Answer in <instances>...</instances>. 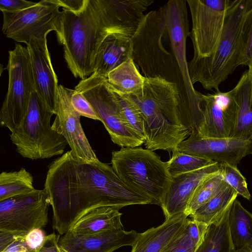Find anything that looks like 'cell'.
<instances>
[{
    "instance_id": "e575fe53",
    "label": "cell",
    "mask_w": 252,
    "mask_h": 252,
    "mask_svg": "<svg viewBox=\"0 0 252 252\" xmlns=\"http://www.w3.org/2000/svg\"><path fill=\"white\" fill-rule=\"evenodd\" d=\"M186 225L162 252H196L201 244L191 237Z\"/></svg>"
},
{
    "instance_id": "b9f144b4",
    "label": "cell",
    "mask_w": 252,
    "mask_h": 252,
    "mask_svg": "<svg viewBox=\"0 0 252 252\" xmlns=\"http://www.w3.org/2000/svg\"><path fill=\"white\" fill-rule=\"evenodd\" d=\"M60 252H68L60 246Z\"/></svg>"
},
{
    "instance_id": "d6986e66",
    "label": "cell",
    "mask_w": 252,
    "mask_h": 252,
    "mask_svg": "<svg viewBox=\"0 0 252 252\" xmlns=\"http://www.w3.org/2000/svg\"><path fill=\"white\" fill-rule=\"evenodd\" d=\"M220 172L218 162L202 169L172 178L160 206L165 220L185 213L199 185L206 178Z\"/></svg>"
},
{
    "instance_id": "7402d4cb",
    "label": "cell",
    "mask_w": 252,
    "mask_h": 252,
    "mask_svg": "<svg viewBox=\"0 0 252 252\" xmlns=\"http://www.w3.org/2000/svg\"><path fill=\"white\" fill-rule=\"evenodd\" d=\"M131 37L116 33L108 34L97 51L94 73L107 78L110 72L132 59Z\"/></svg>"
},
{
    "instance_id": "4316f807",
    "label": "cell",
    "mask_w": 252,
    "mask_h": 252,
    "mask_svg": "<svg viewBox=\"0 0 252 252\" xmlns=\"http://www.w3.org/2000/svg\"><path fill=\"white\" fill-rule=\"evenodd\" d=\"M228 225L234 250L252 245V214L237 199L229 209Z\"/></svg>"
},
{
    "instance_id": "3957f363",
    "label": "cell",
    "mask_w": 252,
    "mask_h": 252,
    "mask_svg": "<svg viewBox=\"0 0 252 252\" xmlns=\"http://www.w3.org/2000/svg\"><path fill=\"white\" fill-rule=\"evenodd\" d=\"M109 34L101 21L96 0H87L77 13L63 9L59 42L63 46L64 60L75 77L83 80L94 72L97 51Z\"/></svg>"
},
{
    "instance_id": "60d3db41",
    "label": "cell",
    "mask_w": 252,
    "mask_h": 252,
    "mask_svg": "<svg viewBox=\"0 0 252 252\" xmlns=\"http://www.w3.org/2000/svg\"><path fill=\"white\" fill-rule=\"evenodd\" d=\"M231 252H252V245L246 246L240 249L233 250Z\"/></svg>"
},
{
    "instance_id": "1f68e13d",
    "label": "cell",
    "mask_w": 252,
    "mask_h": 252,
    "mask_svg": "<svg viewBox=\"0 0 252 252\" xmlns=\"http://www.w3.org/2000/svg\"><path fill=\"white\" fill-rule=\"evenodd\" d=\"M113 91L118 100L122 114L129 126L145 142L144 121L140 109L129 95Z\"/></svg>"
},
{
    "instance_id": "484cf974",
    "label": "cell",
    "mask_w": 252,
    "mask_h": 252,
    "mask_svg": "<svg viewBox=\"0 0 252 252\" xmlns=\"http://www.w3.org/2000/svg\"><path fill=\"white\" fill-rule=\"evenodd\" d=\"M238 194L235 189L226 184L215 196L189 216L208 225L216 223L229 210Z\"/></svg>"
},
{
    "instance_id": "e0dca14e",
    "label": "cell",
    "mask_w": 252,
    "mask_h": 252,
    "mask_svg": "<svg viewBox=\"0 0 252 252\" xmlns=\"http://www.w3.org/2000/svg\"><path fill=\"white\" fill-rule=\"evenodd\" d=\"M203 122L198 134L210 138L232 137L235 107L230 92L202 94Z\"/></svg>"
},
{
    "instance_id": "f35d334b",
    "label": "cell",
    "mask_w": 252,
    "mask_h": 252,
    "mask_svg": "<svg viewBox=\"0 0 252 252\" xmlns=\"http://www.w3.org/2000/svg\"><path fill=\"white\" fill-rule=\"evenodd\" d=\"M60 237L54 233L45 236L37 252H60Z\"/></svg>"
},
{
    "instance_id": "8fae6325",
    "label": "cell",
    "mask_w": 252,
    "mask_h": 252,
    "mask_svg": "<svg viewBox=\"0 0 252 252\" xmlns=\"http://www.w3.org/2000/svg\"><path fill=\"white\" fill-rule=\"evenodd\" d=\"M187 0H170L164 5L166 26L170 48L175 58L183 85V102L189 109L202 113V94L192 84L186 58V42L190 35Z\"/></svg>"
},
{
    "instance_id": "5b68a950",
    "label": "cell",
    "mask_w": 252,
    "mask_h": 252,
    "mask_svg": "<svg viewBox=\"0 0 252 252\" xmlns=\"http://www.w3.org/2000/svg\"><path fill=\"white\" fill-rule=\"evenodd\" d=\"M167 34L164 5L144 14L131 37L132 59L144 77H160L176 84L182 101L183 85L175 58L163 45Z\"/></svg>"
},
{
    "instance_id": "5bb4252c",
    "label": "cell",
    "mask_w": 252,
    "mask_h": 252,
    "mask_svg": "<svg viewBox=\"0 0 252 252\" xmlns=\"http://www.w3.org/2000/svg\"><path fill=\"white\" fill-rule=\"evenodd\" d=\"M73 90L62 85L58 86L55 107L56 115L52 128L66 140L73 154L87 161L98 160L84 133L80 123V115L71 102Z\"/></svg>"
},
{
    "instance_id": "30bf717a",
    "label": "cell",
    "mask_w": 252,
    "mask_h": 252,
    "mask_svg": "<svg viewBox=\"0 0 252 252\" xmlns=\"http://www.w3.org/2000/svg\"><path fill=\"white\" fill-rule=\"evenodd\" d=\"M55 0H42L16 12L2 11V31L7 37L26 45L31 37L42 38L51 31L61 37L62 11Z\"/></svg>"
},
{
    "instance_id": "8d00e7d4",
    "label": "cell",
    "mask_w": 252,
    "mask_h": 252,
    "mask_svg": "<svg viewBox=\"0 0 252 252\" xmlns=\"http://www.w3.org/2000/svg\"><path fill=\"white\" fill-rule=\"evenodd\" d=\"M36 3L26 0H0V10L1 12H16L34 6Z\"/></svg>"
},
{
    "instance_id": "7c38bea8",
    "label": "cell",
    "mask_w": 252,
    "mask_h": 252,
    "mask_svg": "<svg viewBox=\"0 0 252 252\" xmlns=\"http://www.w3.org/2000/svg\"><path fill=\"white\" fill-rule=\"evenodd\" d=\"M49 198L44 189L0 201V231L25 238L48 221Z\"/></svg>"
},
{
    "instance_id": "ba28073f",
    "label": "cell",
    "mask_w": 252,
    "mask_h": 252,
    "mask_svg": "<svg viewBox=\"0 0 252 252\" xmlns=\"http://www.w3.org/2000/svg\"><path fill=\"white\" fill-rule=\"evenodd\" d=\"M74 90L81 92L92 105L114 143L132 148L145 143L125 119L106 78L94 72L81 80Z\"/></svg>"
},
{
    "instance_id": "44dd1931",
    "label": "cell",
    "mask_w": 252,
    "mask_h": 252,
    "mask_svg": "<svg viewBox=\"0 0 252 252\" xmlns=\"http://www.w3.org/2000/svg\"><path fill=\"white\" fill-rule=\"evenodd\" d=\"M235 107V125L232 137L252 141V68L242 74L229 91Z\"/></svg>"
},
{
    "instance_id": "f546056e",
    "label": "cell",
    "mask_w": 252,
    "mask_h": 252,
    "mask_svg": "<svg viewBox=\"0 0 252 252\" xmlns=\"http://www.w3.org/2000/svg\"><path fill=\"white\" fill-rule=\"evenodd\" d=\"M220 172L202 181L195 190L185 214L189 216L215 196L226 184Z\"/></svg>"
},
{
    "instance_id": "9a60e30c",
    "label": "cell",
    "mask_w": 252,
    "mask_h": 252,
    "mask_svg": "<svg viewBox=\"0 0 252 252\" xmlns=\"http://www.w3.org/2000/svg\"><path fill=\"white\" fill-rule=\"evenodd\" d=\"M176 149L219 163L237 166L244 157L252 154V141L236 137H206L195 133L181 142Z\"/></svg>"
},
{
    "instance_id": "f1b7e54d",
    "label": "cell",
    "mask_w": 252,
    "mask_h": 252,
    "mask_svg": "<svg viewBox=\"0 0 252 252\" xmlns=\"http://www.w3.org/2000/svg\"><path fill=\"white\" fill-rule=\"evenodd\" d=\"M32 175L24 168L16 171H3L0 174V201L26 194L35 189Z\"/></svg>"
},
{
    "instance_id": "4fadbf2b",
    "label": "cell",
    "mask_w": 252,
    "mask_h": 252,
    "mask_svg": "<svg viewBox=\"0 0 252 252\" xmlns=\"http://www.w3.org/2000/svg\"><path fill=\"white\" fill-rule=\"evenodd\" d=\"M232 0H187L192 30L193 59L209 56L220 38Z\"/></svg>"
},
{
    "instance_id": "6da1fadb",
    "label": "cell",
    "mask_w": 252,
    "mask_h": 252,
    "mask_svg": "<svg viewBox=\"0 0 252 252\" xmlns=\"http://www.w3.org/2000/svg\"><path fill=\"white\" fill-rule=\"evenodd\" d=\"M43 189L53 209V227L61 235L94 208L154 204L126 184L112 166L99 159L85 161L71 150L49 165Z\"/></svg>"
},
{
    "instance_id": "8992f818",
    "label": "cell",
    "mask_w": 252,
    "mask_h": 252,
    "mask_svg": "<svg viewBox=\"0 0 252 252\" xmlns=\"http://www.w3.org/2000/svg\"><path fill=\"white\" fill-rule=\"evenodd\" d=\"M111 163L126 184L160 206L172 177L159 156L148 149L122 147L112 152Z\"/></svg>"
},
{
    "instance_id": "74e56055",
    "label": "cell",
    "mask_w": 252,
    "mask_h": 252,
    "mask_svg": "<svg viewBox=\"0 0 252 252\" xmlns=\"http://www.w3.org/2000/svg\"><path fill=\"white\" fill-rule=\"evenodd\" d=\"M45 236L41 229H34L25 237L28 247L32 251H37L43 244Z\"/></svg>"
},
{
    "instance_id": "83f0119b",
    "label": "cell",
    "mask_w": 252,
    "mask_h": 252,
    "mask_svg": "<svg viewBox=\"0 0 252 252\" xmlns=\"http://www.w3.org/2000/svg\"><path fill=\"white\" fill-rule=\"evenodd\" d=\"M229 209L218 222L209 225L196 252H231L234 250L228 225Z\"/></svg>"
},
{
    "instance_id": "2e32d148",
    "label": "cell",
    "mask_w": 252,
    "mask_h": 252,
    "mask_svg": "<svg viewBox=\"0 0 252 252\" xmlns=\"http://www.w3.org/2000/svg\"><path fill=\"white\" fill-rule=\"evenodd\" d=\"M101 21L110 33L131 37L137 30L144 12L154 0H96Z\"/></svg>"
},
{
    "instance_id": "603a6c76",
    "label": "cell",
    "mask_w": 252,
    "mask_h": 252,
    "mask_svg": "<svg viewBox=\"0 0 252 252\" xmlns=\"http://www.w3.org/2000/svg\"><path fill=\"white\" fill-rule=\"evenodd\" d=\"M188 216L182 214L157 227L139 233L130 252H162L185 227Z\"/></svg>"
},
{
    "instance_id": "7a4b0ae2",
    "label": "cell",
    "mask_w": 252,
    "mask_h": 252,
    "mask_svg": "<svg viewBox=\"0 0 252 252\" xmlns=\"http://www.w3.org/2000/svg\"><path fill=\"white\" fill-rule=\"evenodd\" d=\"M129 96L144 119L146 149L172 152L190 135L198 133L202 122L182 104L176 84L145 77L142 92Z\"/></svg>"
},
{
    "instance_id": "52a82bcc",
    "label": "cell",
    "mask_w": 252,
    "mask_h": 252,
    "mask_svg": "<svg viewBox=\"0 0 252 252\" xmlns=\"http://www.w3.org/2000/svg\"><path fill=\"white\" fill-rule=\"evenodd\" d=\"M53 115L36 92L33 91L24 119L9 135L16 152L22 157L36 160L63 155L68 143L52 128L50 121Z\"/></svg>"
},
{
    "instance_id": "ffe728a7",
    "label": "cell",
    "mask_w": 252,
    "mask_h": 252,
    "mask_svg": "<svg viewBox=\"0 0 252 252\" xmlns=\"http://www.w3.org/2000/svg\"><path fill=\"white\" fill-rule=\"evenodd\" d=\"M135 230L123 229L77 235L67 231L59 239L60 246L68 252H113L132 246L138 236Z\"/></svg>"
},
{
    "instance_id": "836d02e7",
    "label": "cell",
    "mask_w": 252,
    "mask_h": 252,
    "mask_svg": "<svg viewBox=\"0 0 252 252\" xmlns=\"http://www.w3.org/2000/svg\"><path fill=\"white\" fill-rule=\"evenodd\" d=\"M238 65L252 68V5L246 15L242 27Z\"/></svg>"
},
{
    "instance_id": "277c9868",
    "label": "cell",
    "mask_w": 252,
    "mask_h": 252,
    "mask_svg": "<svg viewBox=\"0 0 252 252\" xmlns=\"http://www.w3.org/2000/svg\"><path fill=\"white\" fill-rule=\"evenodd\" d=\"M252 0H232L223 29L213 53L207 57L192 59L188 66L192 84L199 83L207 90L219 87L239 66L241 36L246 15Z\"/></svg>"
},
{
    "instance_id": "cb8c5ba5",
    "label": "cell",
    "mask_w": 252,
    "mask_h": 252,
    "mask_svg": "<svg viewBox=\"0 0 252 252\" xmlns=\"http://www.w3.org/2000/svg\"><path fill=\"white\" fill-rule=\"evenodd\" d=\"M120 207L102 206L84 214L68 231L74 234L85 235L123 229Z\"/></svg>"
},
{
    "instance_id": "ac0fdd59",
    "label": "cell",
    "mask_w": 252,
    "mask_h": 252,
    "mask_svg": "<svg viewBox=\"0 0 252 252\" xmlns=\"http://www.w3.org/2000/svg\"><path fill=\"white\" fill-rule=\"evenodd\" d=\"M27 48L30 55L35 91L55 114L59 85L47 47V36L39 39L31 37Z\"/></svg>"
},
{
    "instance_id": "d4e9b609",
    "label": "cell",
    "mask_w": 252,
    "mask_h": 252,
    "mask_svg": "<svg viewBox=\"0 0 252 252\" xmlns=\"http://www.w3.org/2000/svg\"><path fill=\"white\" fill-rule=\"evenodd\" d=\"M106 78L113 91L129 96L141 93L145 81L132 59L110 72Z\"/></svg>"
},
{
    "instance_id": "9c48e42d",
    "label": "cell",
    "mask_w": 252,
    "mask_h": 252,
    "mask_svg": "<svg viewBox=\"0 0 252 252\" xmlns=\"http://www.w3.org/2000/svg\"><path fill=\"white\" fill-rule=\"evenodd\" d=\"M8 87L0 111V124L12 132L22 123L27 114L35 85L29 53L16 44L9 51L7 65Z\"/></svg>"
},
{
    "instance_id": "d590c367",
    "label": "cell",
    "mask_w": 252,
    "mask_h": 252,
    "mask_svg": "<svg viewBox=\"0 0 252 252\" xmlns=\"http://www.w3.org/2000/svg\"><path fill=\"white\" fill-rule=\"evenodd\" d=\"M71 102L74 110L80 116L100 121L99 118L92 105L79 91L73 90Z\"/></svg>"
},
{
    "instance_id": "4dcf8cb0",
    "label": "cell",
    "mask_w": 252,
    "mask_h": 252,
    "mask_svg": "<svg viewBox=\"0 0 252 252\" xmlns=\"http://www.w3.org/2000/svg\"><path fill=\"white\" fill-rule=\"evenodd\" d=\"M216 162L212 160L190 155L178 151H172L171 158L166 162L172 178L204 168Z\"/></svg>"
},
{
    "instance_id": "ab89813d",
    "label": "cell",
    "mask_w": 252,
    "mask_h": 252,
    "mask_svg": "<svg viewBox=\"0 0 252 252\" xmlns=\"http://www.w3.org/2000/svg\"><path fill=\"white\" fill-rule=\"evenodd\" d=\"M63 9L77 13L83 10L87 0H55Z\"/></svg>"
},
{
    "instance_id": "d6a6232c",
    "label": "cell",
    "mask_w": 252,
    "mask_h": 252,
    "mask_svg": "<svg viewBox=\"0 0 252 252\" xmlns=\"http://www.w3.org/2000/svg\"><path fill=\"white\" fill-rule=\"evenodd\" d=\"M220 174L222 180L247 199H251L246 178L242 175L236 165L227 163H219Z\"/></svg>"
}]
</instances>
